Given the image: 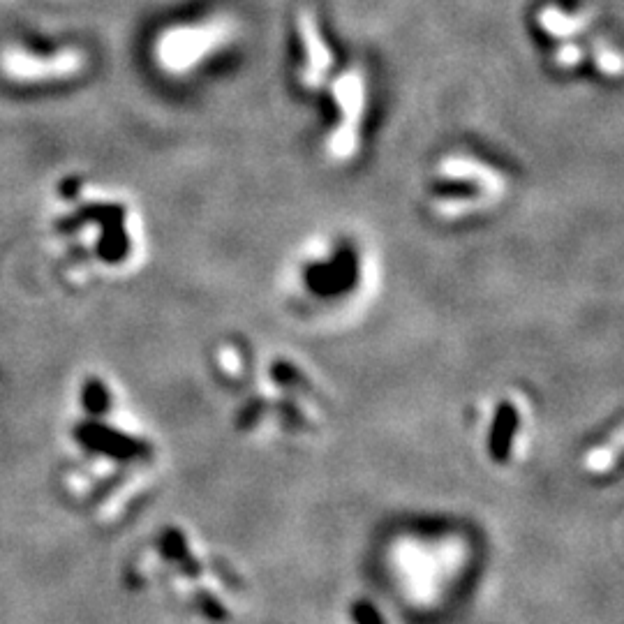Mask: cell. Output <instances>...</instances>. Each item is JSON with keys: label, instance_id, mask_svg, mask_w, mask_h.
Instances as JSON below:
<instances>
[{"label": "cell", "instance_id": "6da1fadb", "mask_svg": "<svg viewBox=\"0 0 624 624\" xmlns=\"http://www.w3.org/2000/svg\"><path fill=\"white\" fill-rule=\"evenodd\" d=\"M382 289L375 243L359 229L331 227L303 239L282 264L278 292L289 315L317 329L345 326Z\"/></svg>", "mask_w": 624, "mask_h": 624}, {"label": "cell", "instance_id": "7a4b0ae2", "mask_svg": "<svg viewBox=\"0 0 624 624\" xmlns=\"http://www.w3.org/2000/svg\"><path fill=\"white\" fill-rule=\"evenodd\" d=\"M236 428L252 437L306 440L329 426V382L306 356L292 349L255 354L245 382L234 391Z\"/></svg>", "mask_w": 624, "mask_h": 624}, {"label": "cell", "instance_id": "3957f363", "mask_svg": "<svg viewBox=\"0 0 624 624\" xmlns=\"http://www.w3.org/2000/svg\"><path fill=\"white\" fill-rule=\"evenodd\" d=\"M514 176L495 155L474 146L442 148L421 176V208L435 225L470 227L509 204Z\"/></svg>", "mask_w": 624, "mask_h": 624}, {"label": "cell", "instance_id": "277c9868", "mask_svg": "<svg viewBox=\"0 0 624 624\" xmlns=\"http://www.w3.org/2000/svg\"><path fill=\"white\" fill-rule=\"evenodd\" d=\"M312 100L317 102V146L326 165L352 167L366 153L373 123V84L368 72L359 63L336 68Z\"/></svg>", "mask_w": 624, "mask_h": 624}, {"label": "cell", "instance_id": "5b68a950", "mask_svg": "<svg viewBox=\"0 0 624 624\" xmlns=\"http://www.w3.org/2000/svg\"><path fill=\"white\" fill-rule=\"evenodd\" d=\"M537 403L518 384H502L481 396L470 410V428L479 449L493 465L518 463L532 447Z\"/></svg>", "mask_w": 624, "mask_h": 624}, {"label": "cell", "instance_id": "8992f818", "mask_svg": "<svg viewBox=\"0 0 624 624\" xmlns=\"http://www.w3.org/2000/svg\"><path fill=\"white\" fill-rule=\"evenodd\" d=\"M234 37V21L227 17L188 21L172 28L165 40H160V63L178 77H190L218 61L232 47Z\"/></svg>", "mask_w": 624, "mask_h": 624}, {"label": "cell", "instance_id": "52a82bcc", "mask_svg": "<svg viewBox=\"0 0 624 624\" xmlns=\"http://www.w3.org/2000/svg\"><path fill=\"white\" fill-rule=\"evenodd\" d=\"M296 63L292 70L294 84L303 95L315 98L326 79L338 68V56L322 24L312 10H301L296 17Z\"/></svg>", "mask_w": 624, "mask_h": 624}, {"label": "cell", "instance_id": "ba28073f", "mask_svg": "<svg viewBox=\"0 0 624 624\" xmlns=\"http://www.w3.org/2000/svg\"><path fill=\"white\" fill-rule=\"evenodd\" d=\"M257 349L241 338H220L211 352L213 373L220 384L236 391L248 377Z\"/></svg>", "mask_w": 624, "mask_h": 624}, {"label": "cell", "instance_id": "9c48e42d", "mask_svg": "<svg viewBox=\"0 0 624 624\" xmlns=\"http://www.w3.org/2000/svg\"><path fill=\"white\" fill-rule=\"evenodd\" d=\"M537 26L546 40L557 44H581V35L590 31L592 14L588 10H569L562 5H546L537 14ZM594 47V44H592Z\"/></svg>", "mask_w": 624, "mask_h": 624}, {"label": "cell", "instance_id": "30bf717a", "mask_svg": "<svg viewBox=\"0 0 624 624\" xmlns=\"http://www.w3.org/2000/svg\"><path fill=\"white\" fill-rule=\"evenodd\" d=\"M622 456V423L615 421L611 428H606L604 433L588 444V449L583 451V467L590 474L597 477H606L613 470H618Z\"/></svg>", "mask_w": 624, "mask_h": 624}]
</instances>
